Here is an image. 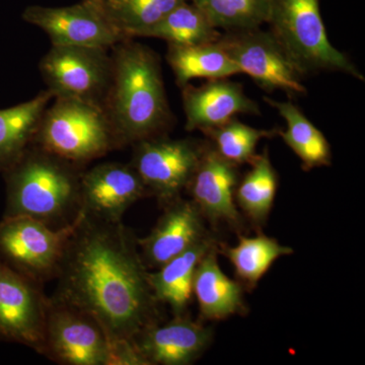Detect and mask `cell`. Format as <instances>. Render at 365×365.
I'll list each match as a JSON object with an SVG mask.
<instances>
[{"label":"cell","mask_w":365,"mask_h":365,"mask_svg":"<svg viewBox=\"0 0 365 365\" xmlns=\"http://www.w3.org/2000/svg\"><path fill=\"white\" fill-rule=\"evenodd\" d=\"M278 130H263L249 126L237 118L216 128L204 132L215 143V150L235 165L251 163L256 158V148L263 138H270Z\"/></svg>","instance_id":"83f0119b"},{"label":"cell","mask_w":365,"mask_h":365,"mask_svg":"<svg viewBox=\"0 0 365 365\" xmlns=\"http://www.w3.org/2000/svg\"><path fill=\"white\" fill-rule=\"evenodd\" d=\"M237 186V165L225 160L215 148L204 150L187 189L204 217L239 228L242 218L235 199Z\"/></svg>","instance_id":"2e32d148"},{"label":"cell","mask_w":365,"mask_h":365,"mask_svg":"<svg viewBox=\"0 0 365 365\" xmlns=\"http://www.w3.org/2000/svg\"><path fill=\"white\" fill-rule=\"evenodd\" d=\"M33 145L78 167L121 148L104 108L71 98L46 108Z\"/></svg>","instance_id":"277c9868"},{"label":"cell","mask_w":365,"mask_h":365,"mask_svg":"<svg viewBox=\"0 0 365 365\" xmlns=\"http://www.w3.org/2000/svg\"><path fill=\"white\" fill-rule=\"evenodd\" d=\"M277 189V173L266 150L256 155L251 170L235 188V203L254 225L261 227L272 210Z\"/></svg>","instance_id":"603a6c76"},{"label":"cell","mask_w":365,"mask_h":365,"mask_svg":"<svg viewBox=\"0 0 365 365\" xmlns=\"http://www.w3.org/2000/svg\"><path fill=\"white\" fill-rule=\"evenodd\" d=\"M86 1L91 2V4H95L96 6L100 7L105 4L107 0H86Z\"/></svg>","instance_id":"f1b7e54d"},{"label":"cell","mask_w":365,"mask_h":365,"mask_svg":"<svg viewBox=\"0 0 365 365\" xmlns=\"http://www.w3.org/2000/svg\"><path fill=\"white\" fill-rule=\"evenodd\" d=\"M112 49L113 78L104 109L123 148L160 135L172 115L158 55L132 39Z\"/></svg>","instance_id":"7a4b0ae2"},{"label":"cell","mask_w":365,"mask_h":365,"mask_svg":"<svg viewBox=\"0 0 365 365\" xmlns=\"http://www.w3.org/2000/svg\"><path fill=\"white\" fill-rule=\"evenodd\" d=\"M203 218L193 201L178 198L167 204L150 234L137 239L146 267L160 268L206 237Z\"/></svg>","instance_id":"5bb4252c"},{"label":"cell","mask_w":365,"mask_h":365,"mask_svg":"<svg viewBox=\"0 0 365 365\" xmlns=\"http://www.w3.org/2000/svg\"><path fill=\"white\" fill-rule=\"evenodd\" d=\"M242 74H248L268 93L283 91L290 95H304V76L271 32L260 28L227 32L217 41Z\"/></svg>","instance_id":"30bf717a"},{"label":"cell","mask_w":365,"mask_h":365,"mask_svg":"<svg viewBox=\"0 0 365 365\" xmlns=\"http://www.w3.org/2000/svg\"><path fill=\"white\" fill-rule=\"evenodd\" d=\"M52 297L97 319L112 341L134 340L158 323V302L137 237L122 222L79 211L67 242Z\"/></svg>","instance_id":"6da1fadb"},{"label":"cell","mask_w":365,"mask_h":365,"mask_svg":"<svg viewBox=\"0 0 365 365\" xmlns=\"http://www.w3.org/2000/svg\"><path fill=\"white\" fill-rule=\"evenodd\" d=\"M212 336L210 328L182 314L165 325L148 327L133 341L148 365H187L205 351Z\"/></svg>","instance_id":"e0dca14e"},{"label":"cell","mask_w":365,"mask_h":365,"mask_svg":"<svg viewBox=\"0 0 365 365\" xmlns=\"http://www.w3.org/2000/svg\"><path fill=\"white\" fill-rule=\"evenodd\" d=\"M167 60L181 88L196 78L210 81L242 74L218 42L192 46L169 44Z\"/></svg>","instance_id":"7402d4cb"},{"label":"cell","mask_w":365,"mask_h":365,"mask_svg":"<svg viewBox=\"0 0 365 365\" xmlns=\"http://www.w3.org/2000/svg\"><path fill=\"white\" fill-rule=\"evenodd\" d=\"M186 129L203 133L222 126L239 114L260 115V108L242 86L227 78L210 79L200 86L182 88Z\"/></svg>","instance_id":"9a60e30c"},{"label":"cell","mask_w":365,"mask_h":365,"mask_svg":"<svg viewBox=\"0 0 365 365\" xmlns=\"http://www.w3.org/2000/svg\"><path fill=\"white\" fill-rule=\"evenodd\" d=\"M222 35L198 7L186 1L150 26L141 37L158 38L170 45L192 46L217 42Z\"/></svg>","instance_id":"d4e9b609"},{"label":"cell","mask_w":365,"mask_h":365,"mask_svg":"<svg viewBox=\"0 0 365 365\" xmlns=\"http://www.w3.org/2000/svg\"><path fill=\"white\" fill-rule=\"evenodd\" d=\"M217 246L209 250L197 266L193 294L201 316L206 319H227L245 309L242 285L222 272L217 261Z\"/></svg>","instance_id":"d6986e66"},{"label":"cell","mask_w":365,"mask_h":365,"mask_svg":"<svg viewBox=\"0 0 365 365\" xmlns=\"http://www.w3.org/2000/svg\"><path fill=\"white\" fill-rule=\"evenodd\" d=\"M48 304L42 285L0 259V340L42 354Z\"/></svg>","instance_id":"8fae6325"},{"label":"cell","mask_w":365,"mask_h":365,"mask_svg":"<svg viewBox=\"0 0 365 365\" xmlns=\"http://www.w3.org/2000/svg\"><path fill=\"white\" fill-rule=\"evenodd\" d=\"M216 246L209 235L163 264L155 272H148V281L158 304L170 306L175 316H182L193 295L197 266L209 250Z\"/></svg>","instance_id":"ac0fdd59"},{"label":"cell","mask_w":365,"mask_h":365,"mask_svg":"<svg viewBox=\"0 0 365 365\" xmlns=\"http://www.w3.org/2000/svg\"><path fill=\"white\" fill-rule=\"evenodd\" d=\"M211 25L225 32L252 30L267 24L270 0H189Z\"/></svg>","instance_id":"4316f807"},{"label":"cell","mask_w":365,"mask_h":365,"mask_svg":"<svg viewBox=\"0 0 365 365\" xmlns=\"http://www.w3.org/2000/svg\"><path fill=\"white\" fill-rule=\"evenodd\" d=\"M40 71L53 98H71L104 108L113 78L109 49L52 45Z\"/></svg>","instance_id":"52a82bcc"},{"label":"cell","mask_w":365,"mask_h":365,"mask_svg":"<svg viewBox=\"0 0 365 365\" xmlns=\"http://www.w3.org/2000/svg\"><path fill=\"white\" fill-rule=\"evenodd\" d=\"M148 194L131 165L103 163L81 174L79 211L103 222H120L128 208Z\"/></svg>","instance_id":"4fadbf2b"},{"label":"cell","mask_w":365,"mask_h":365,"mask_svg":"<svg viewBox=\"0 0 365 365\" xmlns=\"http://www.w3.org/2000/svg\"><path fill=\"white\" fill-rule=\"evenodd\" d=\"M220 249L234 266L237 278L249 288L257 287L275 261L294 253V249L265 235L241 237L235 246Z\"/></svg>","instance_id":"cb8c5ba5"},{"label":"cell","mask_w":365,"mask_h":365,"mask_svg":"<svg viewBox=\"0 0 365 365\" xmlns=\"http://www.w3.org/2000/svg\"><path fill=\"white\" fill-rule=\"evenodd\" d=\"M23 19L44 31L55 46L110 50L127 39L100 7L86 0L71 6H29L24 11Z\"/></svg>","instance_id":"7c38bea8"},{"label":"cell","mask_w":365,"mask_h":365,"mask_svg":"<svg viewBox=\"0 0 365 365\" xmlns=\"http://www.w3.org/2000/svg\"><path fill=\"white\" fill-rule=\"evenodd\" d=\"M189 0H107L103 13L127 39L141 37L173 9Z\"/></svg>","instance_id":"484cf974"},{"label":"cell","mask_w":365,"mask_h":365,"mask_svg":"<svg viewBox=\"0 0 365 365\" xmlns=\"http://www.w3.org/2000/svg\"><path fill=\"white\" fill-rule=\"evenodd\" d=\"M134 145L130 165L148 193L167 205L188 188L205 148L191 139L155 136Z\"/></svg>","instance_id":"9c48e42d"},{"label":"cell","mask_w":365,"mask_h":365,"mask_svg":"<svg viewBox=\"0 0 365 365\" xmlns=\"http://www.w3.org/2000/svg\"><path fill=\"white\" fill-rule=\"evenodd\" d=\"M267 24L302 76L342 72L364 81L356 66L328 39L319 0H270Z\"/></svg>","instance_id":"5b68a950"},{"label":"cell","mask_w":365,"mask_h":365,"mask_svg":"<svg viewBox=\"0 0 365 365\" xmlns=\"http://www.w3.org/2000/svg\"><path fill=\"white\" fill-rule=\"evenodd\" d=\"M4 216H28L54 228L76 220L81 210V167L31 145L4 172Z\"/></svg>","instance_id":"3957f363"},{"label":"cell","mask_w":365,"mask_h":365,"mask_svg":"<svg viewBox=\"0 0 365 365\" xmlns=\"http://www.w3.org/2000/svg\"><path fill=\"white\" fill-rule=\"evenodd\" d=\"M78 216L54 228L28 216H4L0 222V259L40 285L54 280Z\"/></svg>","instance_id":"8992f818"},{"label":"cell","mask_w":365,"mask_h":365,"mask_svg":"<svg viewBox=\"0 0 365 365\" xmlns=\"http://www.w3.org/2000/svg\"><path fill=\"white\" fill-rule=\"evenodd\" d=\"M53 98L49 91L23 104L0 110V172H6L33 145L41 119Z\"/></svg>","instance_id":"ffe728a7"},{"label":"cell","mask_w":365,"mask_h":365,"mask_svg":"<svg viewBox=\"0 0 365 365\" xmlns=\"http://www.w3.org/2000/svg\"><path fill=\"white\" fill-rule=\"evenodd\" d=\"M264 100L284 119L287 130H278L277 134L299 158L302 169L311 170L331 165L330 143L323 132L319 130L294 103L278 102L268 97Z\"/></svg>","instance_id":"44dd1931"},{"label":"cell","mask_w":365,"mask_h":365,"mask_svg":"<svg viewBox=\"0 0 365 365\" xmlns=\"http://www.w3.org/2000/svg\"><path fill=\"white\" fill-rule=\"evenodd\" d=\"M42 354L64 365H109L111 340L86 312L49 297Z\"/></svg>","instance_id":"ba28073f"}]
</instances>
